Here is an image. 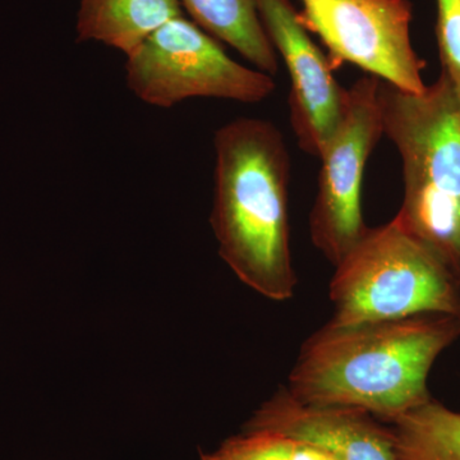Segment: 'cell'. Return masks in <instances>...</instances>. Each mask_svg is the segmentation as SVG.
I'll use <instances>...</instances> for the list:
<instances>
[{
	"label": "cell",
	"mask_w": 460,
	"mask_h": 460,
	"mask_svg": "<svg viewBox=\"0 0 460 460\" xmlns=\"http://www.w3.org/2000/svg\"><path fill=\"white\" fill-rule=\"evenodd\" d=\"M196 25L219 39L252 63L259 71L274 75L279 57L260 18L257 0H181Z\"/></svg>",
	"instance_id": "8fae6325"
},
{
	"label": "cell",
	"mask_w": 460,
	"mask_h": 460,
	"mask_svg": "<svg viewBox=\"0 0 460 460\" xmlns=\"http://www.w3.org/2000/svg\"><path fill=\"white\" fill-rule=\"evenodd\" d=\"M180 16L181 0H80L75 32L80 42H102L127 57Z\"/></svg>",
	"instance_id": "30bf717a"
},
{
	"label": "cell",
	"mask_w": 460,
	"mask_h": 460,
	"mask_svg": "<svg viewBox=\"0 0 460 460\" xmlns=\"http://www.w3.org/2000/svg\"><path fill=\"white\" fill-rule=\"evenodd\" d=\"M389 426L395 460H460V413L432 396Z\"/></svg>",
	"instance_id": "7c38bea8"
},
{
	"label": "cell",
	"mask_w": 460,
	"mask_h": 460,
	"mask_svg": "<svg viewBox=\"0 0 460 460\" xmlns=\"http://www.w3.org/2000/svg\"><path fill=\"white\" fill-rule=\"evenodd\" d=\"M460 338V316L328 323L305 339L288 378L296 401L359 408L383 423L431 398L438 357Z\"/></svg>",
	"instance_id": "6da1fadb"
},
{
	"label": "cell",
	"mask_w": 460,
	"mask_h": 460,
	"mask_svg": "<svg viewBox=\"0 0 460 460\" xmlns=\"http://www.w3.org/2000/svg\"><path fill=\"white\" fill-rule=\"evenodd\" d=\"M126 80L141 102L164 109L190 98L257 104L275 90L272 75L233 60L184 16L168 21L127 56Z\"/></svg>",
	"instance_id": "5b68a950"
},
{
	"label": "cell",
	"mask_w": 460,
	"mask_h": 460,
	"mask_svg": "<svg viewBox=\"0 0 460 460\" xmlns=\"http://www.w3.org/2000/svg\"><path fill=\"white\" fill-rule=\"evenodd\" d=\"M298 20L329 49L332 66L350 63L411 93H420L426 62L411 44L408 0H301Z\"/></svg>",
	"instance_id": "52a82bcc"
},
{
	"label": "cell",
	"mask_w": 460,
	"mask_h": 460,
	"mask_svg": "<svg viewBox=\"0 0 460 460\" xmlns=\"http://www.w3.org/2000/svg\"><path fill=\"white\" fill-rule=\"evenodd\" d=\"M378 87L380 80L368 75L347 90L343 119L319 157L308 223L314 246L334 266L368 228L363 220L362 183L372 151L384 136Z\"/></svg>",
	"instance_id": "8992f818"
},
{
	"label": "cell",
	"mask_w": 460,
	"mask_h": 460,
	"mask_svg": "<svg viewBox=\"0 0 460 460\" xmlns=\"http://www.w3.org/2000/svg\"><path fill=\"white\" fill-rule=\"evenodd\" d=\"M263 29L290 78L289 115L299 147L320 157L344 117L347 90L314 44L290 0H257Z\"/></svg>",
	"instance_id": "ba28073f"
},
{
	"label": "cell",
	"mask_w": 460,
	"mask_h": 460,
	"mask_svg": "<svg viewBox=\"0 0 460 460\" xmlns=\"http://www.w3.org/2000/svg\"><path fill=\"white\" fill-rule=\"evenodd\" d=\"M384 135L402 159L395 219L460 286V99L444 72L420 93L380 80Z\"/></svg>",
	"instance_id": "3957f363"
},
{
	"label": "cell",
	"mask_w": 460,
	"mask_h": 460,
	"mask_svg": "<svg viewBox=\"0 0 460 460\" xmlns=\"http://www.w3.org/2000/svg\"><path fill=\"white\" fill-rule=\"evenodd\" d=\"M436 38L441 72L447 75L460 99V0H436Z\"/></svg>",
	"instance_id": "5bb4252c"
},
{
	"label": "cell",
	"mask_w": 460,
	"mask_h": 460,
	"mask_svg": "<svg viewBox=\"0 0 460 460\" xmlns=\"http://www.w3.org/2000/svg\"><path fill=\"white\" fill-rule=\"evenodd\" d=\"M332 323L404 319L420 314L460 316V286L443 263L395 217L367 228L335 266L329 284Z\"/></svg>",
	"instance_id": "277c9868"
},
{
	"label": "cell",
	"mask_w": 460,
	"mask_h": 460,
	"mask_svg": "<svg viewBox=\"0 0 460 460\" xmlns=\"http://www.w3.org/2000/svg\"><path fill=\"white\" fill-rule=\"evenodd\" d=\"M201 460H338L313 444L272 431H242Z\"/></svg>",
	"instance_id": "4fadbf2b"
},
{
	"label": "cell",
	"mask_w": 460,
	"mask_h": 460,
	"mask_svg": "<svg viewBox=\"0 0 460 460\" xmlns=\"http://www.w3.org/2000/svg\"><path fill=\"white\" fill-rule=\"evenodd\" d=\"M242 431H272L313 444L338 460H395L392 429L368 411L296 401L287 386L263 402Z\"/></svg>",
	"instance_id": "9c48e42d"
},
{
	"label": "cell",
	"mask_w": 460,
	"mask_h": 460,
	"mask_svg": "<svg viewBox=\"0 0 460 460\" xmlns=\"http://www.w3.org/2000/svg\"><path fill=\"white\" fill-rule=\"evenodd\" d=\"M210 223L220 257L242 283L284 302L298 286L290 250V155L270 120L237 118L214 136Z\"/></svg>",
	"instance_id": "7a4b0ae2"
}]
</instances>
